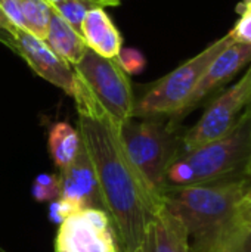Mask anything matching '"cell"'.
<instances>
[{"instance_id":"6","label":"cell","mask_w":251,"mask_h":252,"mask_svg":"<svg viewBox=\"0 0 251 252\" xmlns=\"http://www.w3.org/2000/svg\"><path fill=\"white\" fill-rule=\"evenodd\" d=\"M232 41L229 34L217 38L209 44L203 52L169 72L166 77L158 80L136 103L135 117L141 118H158L170 115L175 120L180 115L183 106L195 90L198 81L215 61V58L228 47Z\"/></svg>"},{"instance_id":"8","label":"cell","mask_w":251,"mask_h":252,"mask_svg":"<svg viewBox=\"0 0 251 252\" xmlns=\"http://www.w3.org/2000/svg\"><path fill=\"white\" fill-rule=\"evenodd\" d=\"M55 247L67 252H114L117 244L108 216L90 207L68 217L58 229Z\"/></svg>"},{"instance_id":"4","label":"cell","mask_w":251,"mask_h":252,"mask_svg":"<svg viewBox=\"0 0 251 252\" xmlns=\"http://www.w3.org/2000/svg\"><path fill=\"white\" fill-rule=\"evenodd\" d=\"M77 86L75 105H89L121 127L133 118L135 96L129 74L118 59L104 58L87 49L72 66Z\"/></svg>"},{"instance_id":"23","label":"cell","mask_w":251,"mask_h":252,"mask_svg":"<svg viewBox=\"0 0 251 252\" xmlns=\"http://www.w3.org/2000/svg\"><path fill=\"white\" fill-rule=\"evenodd\" d=\"M121 63V66L126 69V72H139L143 65H145V59L141 53L135 52V50H127L126 53H121L118 55L117 58Z\"/></svg>"},{"instance_id":"28","label":"cell","mask_w":251,"mask_h":252,"mask_svg":"<svg viewBox=\"0 0 251 252\" xmlns=\"http://www.w3.org/2000/svg\"><path fill=\"white\" fill-rule=\"evenodd\" d=\"M114 252H118V250H117V251H114Z\"/></svg>"},{"instance_id":"17","label":"cell","mask_w":251,"mask_h":252,"mask_svg":"<svg viewBox=\"0 0 251 252\" xmlns=\"http://www.w3.org/2000/svg\"><path fill=\"white\" fill-rule=\"evenodd\" d=\"M102 6L105 7L101 1L98 0H62L56 4H53V10L65 19L78 34H81V24L87 15V12L92 7Z\"/></svg>"},{"instance_id":"30","label":"cell","mask_w":251,"mask_h":252,"mask_svg":"<svg viewBox=\"0 0 251 252\" xmlns=\"http://www.w3.org/2000/svg\"><path fill=\"white\" fill-rule=\"evenodd\" d=\"M0 252H4V251H1V250H0Z\"/></svg>"},{"instance_id":"22","label":"cell","mask_w":251,"mask_h":252,"mask_svg":"<svg viewBox=\"0 0 251 252\" xmlns=\"http://www.w3.org/2000/svg\"><path fill=\"white\" fill-rule=\"evenodd\" d=\"M0 7L7 18V21L16 28V30H24V19H22V12H21V4L19 0H0Z\"/></svg>"},{"instance_id":"15","label":"cell","mask_w":251,"mask_h":252,"mask_svg":"<svg viewBox=\"0 0 251 252\" xmlns=\"http://www.w3.org/2000/svg\"><path fill=\"white\" fill-rule=\"evenodd\" d=\"M47 149L55 165L59 170L67 168L77 158L81 149L78 130L64 121L55 123L49 130Z\"/></svg>"},{"instance_id":"27","label":"cell","mask_w":251,"mask_h":252,"mask_svg":"<svg viewBox=\"0 0 251 252\" xmlns=\"http://www.w3.org/2000/svg\"><path fill=\"white\" fill-rule=\"evenodd\" d=\"M98 1H101L104 6H117L118 4L117 0H98Z\"/></svg>"},{"instance_id":"12","label":"cell","mask_w":251,"mask_h":252,"mask_svg":"<svg viewBox=\"0 0 251 252\" xmlns=\"http://www.w3.org/2000/svg\"><path fill=\"white\" fill-rule=\"evenodd\" d=\"M142 252H192L183 223L166 205L151 223Z\"/></svg>"},{"instance_id":"5","label":"cell","mask_w":251,"mask_h":252,"mask_svg":"<svg viewBox=\"0 0 251 252\" xmlns=\"http://www.w3.org/2000/svg\"><path fill=\"white\" fill-rule=\"evenodd\" d=\"M124 148L151 189L164 196L167 189V168L180 151V139L175 134L172 124L157 118H133L120 127Z\"/></svg>"},{"instance_id":"7","label":"cell","mask_w":251,"mask_h":252,"mask_svg":"<svg viewBox=\"0 0 251 252\" xmlns=\"http://www.w3.org/2000/svg\"><path fill=\"white\" fill-rule=\"evenodd\" d=\"M251 103V68L240 81L219 94L204 111L198 123L180 139V151H191L226 134Z\"/></svg>"},{"instance_id":"25","label":"cell","mask_w":251,"mask_h":252,"mask_svg":"<svg viewBox=\"0 0 251 252\" xmlns=\"http://www.w3.org/2000/svg\"><path fill=\"white\" fill-rule=\"evenodd\" d=\"M0 28L1 30H4L9 35H13L15 34V31H16V28L7 21V18L4 16V13H3V10H1V7H0Z\"/></svg>"},{"instance_id":"20","label":"cell","mask_w":251,"mask_h":252,"mask_svg":"<svg viewBox=\"0 0 251 252\" xmlns=\"http://www.w3.org/2000/svg\"><path fill=\"white\" fill-rule=\"evenodd\" d=\"M251 230V183L249 185L247 190L244 192V195L241 196L238 205H237V211H235V217H234V224H232V230H231V236L228 244L238 236L240 233L244 232H250ZM226 244V245H228ZM225 245V248H226ZM223 248V250H225Z\"/></svg>"},{"instance_id":"24","label":"cell","mask_w":251,"mask_h":252,"mask_svg":"<svg viewBox=\"0 0 251 252\" xmlns=\"http://www.w3.org/2000/svg\"><path fill=\"white\" fill-rule=\"evenodd\" d=\"M222 252H251V230L235 236Z\"/></svg>"},{"instance_id":"21","label":"cell","mask_w":251,"mask_h":252,"mask_svg":"<svg viewBox=\"0 0 251 252\" xmlns=\"http://www.w3.org/2000/svg\"><path fill=\"white\" fill-rule=\"evenodd\" d=\"M78 211H80V208L77 205H74L72 202H70L64 198H58V199L49 202V219H50V221H53L58 226H61L68 217H71L72 214H75Z\"/></svg>"},{"instance_id":"2","label":"cell","mask_w":251,"mask_h":252,"mask_svg":"<svg viewBox=\"0 0 251 252\" xmlns=\"http://www.w3.org/2000/svg\"><path fill=\"white\" fill-rule=\"evenodd\" d=\"M250 180H226L167 188L164 205L183 223L192 252H222L229 241L237 205Z\"/></svg>"},{"instance_id":"10","label":"cell","mask_w":251,"mask_h":252,"mask_svg":"<svg viewBox=\"0 0 251 252\" xmlns=\"http://www.w3.org/2000/svg\"><path fill=\"white\" fill-rule=\"evenodd\" d=\"M249 63H251V44L231 43L225 47L210 63L178 118L191 112L206 96L231 81Z\"/></svg>"},{"instance_id":"16","label":"cell","mask_w":251,"mask_h":252,"mask_svg":"<svg viewBox=\"0 0 251 252\" xmlns=\"http://www.w3.org/2000/svg\"><path fill=\"white\" fill-rule=\"evenodd\" d=\"M19 4L24 30L33 37L44 41L53 13L52 4L47 0H19Z\"/></svg>"},{"instance_id":"19","label":"cell","mask_w":251,"mask_h":252,"mask_svg":"<svg viewBox=\"0 0 251 252\" xmlns=\"http://www.w3.org/2000/svg\"><path fill=\"white\" fill-rule=\"evenodd\" d=\"M237 13L240 18L228 34L234 43L251 44V0H241L237 6Z\"/></svg>"},{"instance_id":"9","label":"cell","mask_w":251,"mask_h":252,"mask_svg":"<svg viewBox=\"0 0 251 252\" xmlns=\"http://www.w3.org/2000/svg\"><path fill=\"white\" fill-rule=\"evenodd\" d=\"M10 38L16 52L37 75L74 97L77 80L72 66L67 61L59 58L44 41L33 37L27 31L16 30Z\"/></svg>"},{"instance_id":"26","label":"cell","mask_w":251,"mask_h":252,"mask_svg":"<svg viewBox=\"0 0 251 252\" xmlns=\"http://www.w3.org/2000/svg\"><path fill=\"white\" fill-rule=\"evenodd\" d=\"M241 176H243L244 179H247V180H251V151L249 158H247V161H246V164H244V168H243Z\"/></svg>"},{"instance_id":"11","label":"cell","mask_w":251,"mask_h":252,"mask_svg":"<svg viewBox=\"0 0 251 252\" xmlns=\"http://www.w3.org/2000/svg\"><path fill=\"white\" fill-rule=\"evenodd\" d=\"M61 180V196L80 210L99 207L98 199V188H96V177L93 167L81 146L77 158L59 173Z\"/></svg>"},{"instance_id":"13","label":"cell","mask_w":251,"mask_h":252,"mask_svg":"<svg viewBox=\"0 0 251 252\" xmlns=\"http://www.w3.org/2000/svg\"><path fill=\"white\" fill-rule=\"evenodd\" d=\"M81 35L87 47L95 53L109 59L118 58L123 40L102 6L92 7L87 12L81 24Z\"/></svg>"},{"instance_id":"18","label":"cell","mask_w":251,"mask_h":252,"mask_svg":"<svg viewBox=\"0 0 251 252\" xmlns=\"http://www.w3.org/2000/svg\"><path fill=\"white\" fill-rule=\"evenodd\" d=\"M31 195L37 202H52L61 196V180L58 174H38L31 186Z\"/></svg>"},{"instance_id":"3","label":"cell","mask_w":251,"mask_h":252,"mask_svg":"<svg viewBox=\"0 0 251 252\" xmlns=\"http://www.w3.org/2000/svg\"><path fill=\"white\" fill-rule=\"evenodd\" d=\"M251 151V103L222 137L191 151H179L167 168V188L226 180L243 173Z\"/></svg>"},{"instance_id":"14","label":"cell","mask_w":251,"mask_h":252,"mask_svg":"<svg viewBox=\"0 0 251 252\" xmlns=\"http://www.w3.org/2000/svg\"><path fill=\"white\" fill-rule=\"evenodd\" d=\"M44 43L71 66L77 65L84 53L87 52V44L81 34H78L65 19H62L55 10L52 13L49 31Z\"/></svg>"},{"instance_id":"29","label":"cell","mask_w":251,"mask_h":252,"mask_svg":"<svg viewBox=\"0 0 251 252\" xmlns=\"http://www.w3.org/2000/svg\"><path fill=\"white\" fill-rule=\"evenodd\" d=\"M117 1H118V3H120V0H117Z\"/></svg>"},{"instance_id":"1","label":"cell","mask_w":251,"mask_h":252,"mask_svg":"<svg viewBox=\"0 0 251 252\" xmlns=\"http://www.w3.org/2000/svg\"><path fill=\"white\" fill-rule=\"evenodd\" d=\"M81 146L93 167L99 207L109 219L118 252H142L164 201L130 159L120 127L92 106H75Z\"/></svg>"}]
</instances>
